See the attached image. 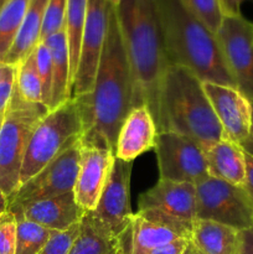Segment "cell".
Instances as JSON below:
<instances>
[{"label": "cell", "mask_w": 253, "mask_h": 254, "mask_svg": "<svg viewBox=\"0 0 253 254\" xmlns=\"http://www.w3.org/2000/svg\"><path fill=\"white\" fill-rule=\"evenodd\" d=\"M184 254H201V253L198 252V251L196 250V248L190 243V245H189V247L186 248L185 252H184Z\"/></svg>", "instance_id": "cell-40"}, {"label": "cell", "mask_w": 253, "mask_h": 254, "mask_svg": "<svg viewBox=\"0 0 253 254\" xmlns=\"http://www.w3.org/2000/svg\"><path fill=\"white\" fill-rule=\"evenodd\" d=\"M245 0H221L225 15H240Z\"/></svg>", "instance_id": "cell-36"}, {"label": "cell", "mask_w": 253, "mask_h": 254, "mask_svg": "<svg viewBox=\"0 0 253 254\" xmlns=\"http://www.w3.org/2000/svg\"><path fill=\"white\" fill-rule=\"evenodd\" d=\"M49 0H30L21 27L19 30L14 45L5 57L4 64H15L26 59L40 42L44 22L45 9Z\"/></svg>", "instance_id": "cell-22"}, {"label": "cell", "mask_w": 253, "mask_h": 254, "mask_svg": "<svg viewBox=\"0 0 253 254\" xmlns=\"http://www.w3.org/2000/svg\"><path fill=\"white\" fill-rule=\"evenodd\" d=\"M1 122H2V119H0V126H1Z\"/></svg>", "instance_id": "cell-44"}, {"label": "cell", "mask_w": 253, "mask_h": 254, "mask_svg": "<svg viewBox=\"0 0 253 254\" xmlns=\"http://www.w3.org/2000/svg\"><path fill=\"white\" fill-rule=\"evenodd\" d=\"M49 108L22 99L14 88L0 126V189L7 198L19 189L20 173L35 128Z\"/></svg>", "instance_id": "cell-5"}, {"label": "cell", "mask_w": 253, "mask_h": 254, "mask_svg": "<svg viewBox=\"0 0 253 254\" xmlns=\"http://www.w3.org/2000/svg\"><path fill=\"white\" fill-rule=\"evenodd\" d=\"M15 88L22 99L30 103H42V84L37 71L35 52L32 51L26 59L16 64V81Z\"/></svg>", "instance_id": "cell-26"}, {"label": "cell", "mask_w": 253, "mask_h": 254, "mask_svg": "<svg viewBox=\"0 0 253 254\" xmlns=\"http://www.w3.org/2000/svg\"><path fill=\"white\" fill-rule=\"evenodd\" d=\"M17 235L15 254H39L55 231L45 228L31 221L16 218Z\"/></svg>", "instance_id": "cell-27"}, {"label": "cell", "mask_w": 253, "mask_h": 254, "mask_svg": "<svg viewBox=\"0 0 253 254\" xmlns=\"http://www.w3.org/2000/svg\"><path fill=\"white\" fill-rule=\"evenodd\" d=\"M82 133L81 117L73 98L50 111L35 128L30 139L22 161L19 186L81 140Z\"/></svg>", "instance_id": "cell-6"}, {"label": "cell", "mask_w": 253, "mask_h": 254, "mask_svg": "<svg viewBox=\"0 0 253 254\" xmlns=\"http://www.w3.org/2000/svg\"><path fill=\"white\" fill-rule=\"evenodd\" d=\"M138 213L149 220L168 223L190 235L196 220V186L159 179L139 196Z\"/></svg>", "instance_id": "cell-8"}, {"label": "cell", "mask_w": 253, "mask_h": 254, "mask_svg": "<svg viewBox=\"0 0 253 254\" xmlns=\"http://www.w3.org/2000/svg\"><path fill=\"white\" fill-rule=\"evenodd\" d=\"M190 243L201 254H241L243 231L215 221L196 218L191 226Z\"/></svg>", "instance_id": "cell-20"}, {"label": "cell", "mask_w": 253, "mask_h": 254, "mask_svg": "<svg viewBox=\"0 0 253 254\" xmlns=\"http://www.w3.org/2000/svg\"><path fill=\"white\" fill-rule=\"evenodd\" d=\"M211 178L245 188L246 153L237 143L221 139L201 146Z\"/></svg>", "instance_id": "cell-19"}, {"label": "cell", "mask_w": 253, "mask_h": 254, "mask_svg": "<svg viewBox=\"0 0 253 254\" xmlns=\"http://www.w3.org/2000/svg\"><path fill=\"white\" fill-rule=\"evenodd\" d=\"M1 67H2V64H0V72H1Z\"/></svg>", "instance_id": "cell-43"}, {"label": "cell", "mask_w": 253, "mask_h": 254, "mask_svg": "<svg viewBox=\"0 0 253 254\" xmlns=\"http://www.w3.org/2000/svg\"><path fill=\"white\" fill-rule=\"evenodd\" d=\"M16 81V66L2 64L0 72V119L4 118L7 106L10 103Z\"/></svg>", "instance_id": "cell-33"}, {"label": "cell", "mask_w": 253, "mask_h": 254, "mask_svg": "<svg viewBox=\"0 0 253 254\" xmlns=\"http://www.w3.org/2000/svg\"><path fill=\"white\" fill-rule=\"evenodd\" d=\"M196 218L251 230L253 201L243 188L210 176L196 185Z\"/></svg>", "instance_id": "cell-7"}, {"label": "cell", "mask_w": 253, "mask_h": 254, "mask_svg": "<svg viewBox=\"0 0 253 254\" xmlns=\"http://www.w3.org/2000/svg\"><path fill=\"white\" fill-rule=\"evenodd\" d=\"M130 66L119 31L116 6L112 5L109 26L93 88L73 97L81 117L82 146L116 151L124 119L134 108Z\"/></svg>", "instance_id": "cell-1"}, {"label": "cell", "mask_w": 253, "mask_h": 254, "mask_svg": "<svg viewBox=\"0 0 253 254\" xmlns=\"http://www.w3.org/2000/svg\"><path fill=\"white\" fill-rule=\"evenodd\" d=\"M133 163L116 158L111 176L97 207L83 218L103 236L118 238L130 223L134 213L130 206V176Z\"/></svg>", "instance_id": "cell-9"}, {"label": "cell", "mask_w": 253, "mask_h": 254, "mask_svg": "<svg viewBox=\"0 0 253 254\" xmlns=\"http://www.w3.org/2000/svg\"><path fill=\"white\" fill-rule=\"evenodd\" d=\"M9 211L14 213L16 218L31 221L42 227L57 232H62L77 223H81L86 213L77 205L73 191L57 197L24 203L9 208Z\"/></svg>", "instance_id": "cell-16"}, {"label": "cell", "mask_w": 253, "mask_h": 254, "mask_svg": "<svg viewBox=\"0 0 253 254\" xmlns=\"http://www.w3.org/2000/svg\"><path fill=\"white\" fill-rule=\"evenodd\" d=\"M111 9L112 4L108 0H88L78 68L72 88V98L89 93L93 88L108 32Z\"/></svg>", "instance_id": "cell-13"}, {"label": "cell", "mask_w": 253, "mask_h": 254, "mask_svg": "<svg viewBox=\"0 0 253 254\" xmlns=\"http://www.w3.org/2000/svg\"><path fill=\"white\" fill-rule=\"evenodd\" d=\"M164 49L170 64L191 69L202 82L236 86L215 32L180 0H156Z\"/></svg>", "instance_id": "cell-3"}, {"label": "cell", "mask_w": 253, "mask_h": 254, "mask_svg": "<svg viewBox=\"0 0 253 254\" xmlns=\"http://www.w3.org/2000/svg\"><path fill=\"white\" fill-rule=\"evenodd\" d=\"M158 131H174L200 146L226 139L202 81L191 69L169 64L159 93Z\"/></svg>", "instance_id": "cell-4"}, {"label": "cell", "mask_w": 253, "mask_h": 254, "mask_svg": "<svg viewBox=\"0 0 253 254\" xmlns=\"http://www.w3.org/2000/svg\"><path fill=\"white\" fill-rule=\"evenodd\" d=\"M52 60V96L49 111H54L72 98L68 44L64 29L44 40Z\"/></svg>", "instance_id": "cell-21"}, {"label": "cell", "mask_w": 253, "mask_h": 254, "mask_svg": "<svg viewBox=\"0 0 253 254\" xmlns=\"http://www.w3.org/2000/svg\"><path fill=\"white\" fill-rule=\"evenodd\" d=\"M79 228H81V223H77L62 232L55 231L49 242L45 245L39 254H68L72 245L78 236Z\"/></svg>", "instance_id": "cell-31"}, {"label": "cell", "mask_w": 253, "mask_h": 254, "mask_svg": "<svg viewBox=\"0 0 253 254\" xmlns=\"http://www.w3.org/2000/svg\"><path fill=\"white\" fill-rule=\"evenodd\" d=\"M154 150L160 179L196 186L210 178L202 148L188 136L160 131Z\"/></svg>", "instance_id": "cell-10"}, {"label": "cell", "mask_w": 253, "mask_h": 254, "mask_svg": "<svg viewBox=\"0 0 253 254\" xmlns=\"http://www.w3.org/2000/svg\"><path fill=\"white\" fill-rule=\"evenodd\" d=\"M180 2L207 29L217 32L225 16L221 0H180Z\"/></svg>", "instance_id": "cell-28"}, {"label": "cell", "mask_w": 253, "mask_h": 254, "mask_svg": "<svg viewBox=\"0 0 253 254\" xmlns=\"http://www.w3.org/2000/svg\"><path fill=\"white\" fill-rule=\"evenodd\" d=\"M241 254H253V228L243 231V248Z\"/></svg>", "instance_id": "cell-37"}, {"label": "cell", "mask_w": 253, "mask_h": 254, "mask_svg": "<svg viewBox=\"0 0 253 254\" xmlns=\"http://www.w3.org/2000/svg\"><path fill=\"white\" fill-rule=\"evenodd\" d=\"M243 189L253 201V155L248 153H246V184Z\"/></svg>", "instance_id": "cell-35"}, {"label": "cell", "mask_w": 253, "mask_h": 254, "mask_svg": "<svg viewBox=\"0 0 253 254\" xmlns=\"http://www.w3.org/2000/svg\"><path fill=\"white\" fill-rule=\"evenodd\" d=\"M189 245H190L189 240H179L175 241V242L154 248L146 254H184Z\"/></svg>", "instance_id": "cell-34"}, {"label": "cell", "mask_w": 253, "mask_h": 254, "mask_svg": "<svg viewBox=\"0 0 253 254\" xmlns=\"http://www.w3.org/2000/svg\"><path fill=\"white\" fill-rule=\"evenodd\" d=\"M66 10L67 0H49L47 1L40 41H44L45 39H47L51 35L64 29Z\"/></svg>", "instance_id": "cell-30"}, {"label": "cell", "mask_w": 253, "mask_h": 254, "mask_svg": "<svg viewBox=\"0 0 253 254\" xmlns=\"http://www.w3.org/2000/svg\"><path fill=\"white\" fill-rule=\"evenodd\" d=\"M226 139L243 144L252 127V102L237 87L202 82Z\"/></svg>", "instance_id": "cell-14"}, {"label": "cell", "mask_w": 253, "mask_h": 254, "mask_svg": "<svg viewBox=\"0 0 253 254\" xmlns=\"http://www.w3.org/2000/svg\"><path fill=\"white\" fill-rule=\"evenodd\" d=\"M7 1H9V0H0V9H1V7L4 6Z\"/></svg>", "instance_id": "cell-41"}, {"label": "cell", "mask_w": 253, "mask_h": 254, "mask_svg": "<svg viewBox=\"0 0 253 254\" xmlns=\"http://www.w3.org/2000/svg\"><path fill=\"white\" fill-rule=\"evenodd\" d=\"M117 240L121 254H146L154 248L175 241H190V235L168 223L149 220L136 212L126 230Z\"/></svg>", "instance_id": "cell-18"}, {"label": "cell", "mask_w": 253, "mask_h": 254, "mask_svg": "<svg viewBox=\"0 0 253 254\" xmlns=\"http://www.w3.org/2000/svg\"><path fill=\"white\" fill-rule=\"evenodd\" d=\"M251 102H252V127H251L250 136H248L247 140H246L245 143L241 144V146H242V149L246 151V153L253 155V101Z\"/></svg>", "instance_id": "cell-38"}, {"label": "cell", "mask_w": 253, "mask_h": 254, "mask_svg": "<svg viewBox=\"0 0 253 254\" xmlns=\"http://www.w3.org/2000/svg\"><path fill=\"white\" fill-rule=\"evenodd\" d=\"M79 160L81 141H77L45 166L40 173L20 185L7 198L9 208L72 192L78 174Z\"/></svg>", "instance_id": "cell-11"}, {"label": "cell", "mask_w": 253, "mask_h": 254, "mask_svg": "<svg viewBox=\"0 0 253 254\" xmlns=\"http://www.w3.org/2000/svg\"><path fill=\"white\" fill-rule=\"evenodd\" d=\"M35 60L37 71L42 84V103L49 108L52 96V60L49 47L44 41H40L35 47Z\"/></svg>", "instance_id": "cell-29"}, {"label": "cell", "mask_w": 253, "mask_h": 254, "mask_svg": "<svg viewBox=\"0 0 253 254\" xmlns=\"http://www.w3.org/2000/svg\"><path fill=\"white\" fill-rule=\"evenodd\" d=\"M7 211H9V200H7V196L0 189V215L7 212Z\"/></svg>", "instance_id": "cell-39"}, {"label": "cell", "mask_w": 253, "mask_h": 254, "mask_svg": "<svg viewBox=\"0 0 253 254\" xmlns=\"http://www.w3.org/2000/svg\"><path fill=\"white\" fill-rule=\"evenodd\" d=\"M17 221L10 211L0 215V254H15Z\"/></svg>", "instance_id": "cell-32"}, {"label": "cell", "mask_w": 253, "mask_h": 254, "mask_svg": "<svg viewBox=\"0 0 253 254\" xmlns=\"http://www.w3.org/2000/svg\"><path fill=\"white\" fill-rule=\"evenodd\" d=\"M30 0H9L0 9V64L14 45Z\"/></svg>", "instance_id": "cell-24"}, {"label": "cell", "mask_w": 253, "mask_h": 254, "mask_svg": "<svg viewBox=\"0 0 253 254\" xmlns=\"http://www.w3.org/2000/svg\"><path fill=\"white\" fill-rule=\"evenodd\" d=\"M216 37L236 86L253 101V21L242 14L225 15Z\"/></svg>", "instance_id": "cell-12"}, {"label": "cell", "mask_w": 253, "mask_h": 254, "mask_svg": "<svg viewBox=\"0 0 253 254\" xmlns=\"http://www.w3.org/2000/svg\"><path fill=\"white\" fill-rule=\"evenodd\" d=\"M88 0H67L66 17H64V32L69 52V71H71V87L73 88L77 68H78L79 54H81L82 36L86 25Z\"/></svg>", "instance_id": "cell-23"}, {"label": "cell", "mask_w": 253, "mask_h": 254, "mask_svg": "<svg viewBox=\"0 0 253 254\" xmlns=\"http://www.w3.org/2000/svg\"><path fill=\"white\" fill-rule=\"evenodd\" d=\"M68 254H121V250L118 240L106 237L82 218L79 233Z\"/></svg>", "instance_id": "cell-25"}, {"label": "cell", "mask_w": 253, "mask_h": 254, "mask_svg": "<svg viewBox=\"0 0 253 254\" xmlns=\"http://www.w3.org/2000/svg\"><path fill=\"white\" fill-rule=\"evenodd\" d=\"M108 1L111 2L112 5H114V6H116V5L118 4V1H119V0H108Z\"/></svg>", "instance_id": "cell-42"}, {"label": "cell", "mask_w": 253, "mask_h": 254, "mask_svg": "<svg viewBox=\"0 0 253 254\" xmlns=\"http://www.w3.org/2000/svg\"><path fill=\"white\" fill-rule=\"evenodd\" d=\"M116 14L130 66L134 108L148 107L156 124L161 81L170 64L164 49L156 0H119Z\"/></svg>", "instance_id": "cell-2"}, {"label": "cell", "mask_w": 253, "mask_h": 254, "mask_svg": "<svg viewBox=\"0 0 253 254\" xmlns=\"http://www.w3.org/2000/svg\"><path fill=\"white\" fill-rule=\"evenodd\" d=\"M116 155L111 150L81 145V160L73 188L74 200L84 211L97 207L111 176Z\"/></svg>", "instance_id": "cell-15"}, {"label": "cell", "mask_w": 253, "mask_h": 254, "mask_svg": "<svg viewBox=\"0 0 253 254\" xmlns=\"http://www.w3.org/2000/svg\"><path fill=\"white\" fill-rule=\"evenodd\" d=\"M158 133L154 117L148 107H135L122 124L114 155L119 160L133 163L141 154L155 148Z\"/></svg>", "instance_id": "cell-17"}]
</instances>
